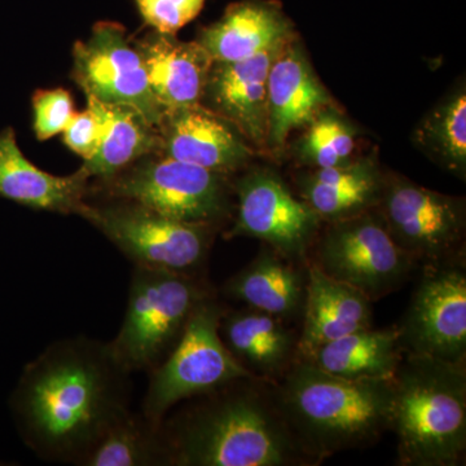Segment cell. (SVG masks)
<instances>
[{"mask_svg": "<svg viewBox=\"0 0 466 466\" xmlns=\"http://www.w3.org/2000/svg\"><path fill=\"white\" fill-rule=\"evenodd\" d=\"M309 254V263L372 302L400 289L417 266L391 238L381 214L370 210L330 222Z\"/></svg>", "mask_w": 466, "mask_h": 466, "instance_id": "cell-7", "label": "cell"}, {"mask_svg": "<svg viewBox=\"0 0 466 466\" xmlns=\"http://www.w3.org/2000/svg\"><path fill=\"white\" fill-rule=\"evenodd\" d=\"M84 466L170 465L161 428L150 424L143 415L126 413L96 441Z\"/></svg>", "mask_w": 466, "mask_h": 466, "instance_id": "cell-26", "label": "cell"}, {"mask_svg": "<svg viewBox=\"0 0 466 466\" xmlns=\"http://www.w3.org/2000/svg\"><path fill=\"white\" fill-rule=\"evenodd\" d=\"M236 193L238 216L227 238H258L290 262L306 259L323 220L278 175L251 171L238 180Z\"/></svg>", "mask_w": 466, "mask_h": 466, "instance_id": "cell-12", "label": "cell"}, {"mask_svg": "<svg viewBox=\"0 0 466 466\" xmlns=\"http://www.w3.org/2000/svg\"><path fill=\"white\" fill-rule=\"evenodd\" d=\"M208 296L207 288L193 275L135 266L124 323L108 342L113 357L128 373L155 370Z\"/></svg>", "mask_w": 466, "mask_h": 466, "instance_id": "cell-5", "label": "cell"}, {"mask_svg": "<svg viewBox=\"0 0 466 466\" xmlns=\"http://www.w3.org/2000/svg\"><path fill=\"white\" fill-rule=\"evenodd\" d=\"M150 88L165 113L201 104L214 61L198 42L153 32L135 43Z\"/></svg>", "mask_w": 466, "mask_h": 466, "instance_id": "cell-16", "label": "cell"}, {"mask_svg": "<svg viewBox=\"0 0 466 466\" xmlns=\"http://www.w3.org/2000/svg\"><path fill=\"white\" fill-rule=\"evenodd\" d=\"M64 133V143L84 161L96 152L100 137V124L94 110L87 106L85 112L75 113Z\"/></svg>", "mask_w": 466, "mask_h": 466, "instance_id": "cell-31", "label": "cell"}, {"mask_svg": "<svg viewBox=\"0 0 466 466\" xmlns=\"http://www.w3.org/2000/svg\"><path fill=\"white\" fill-rule=\"evenodd\" d=\"M143 20L162 34H173L200 15L205 0H137Z\"/></svg>", "mask_w": 466, "mask_h": 466, "instance_id": "cell-30", "label": "cell"}, {"mask_svg": "<svg viewBox=\"0 0 466 466\" xmlns=\"http://www.w3.org/2000/svg\"><path fill=\"white\" fill-rule=\"evenodd\" d=\"M276 381V406L311 461L366 449L390 431L392 379H348L297 357Z\"/></svg>", "mask_w": 466, "mask_h": 466, "instance_id": "cell-3", "label": "cell"}, {"mask_svg": "<svg viewBox=\"0 0 466 466\" xmlns=\"http://www.w3.org/2000/svg\"><path fill=\"white\" fill-rule=\"evenodd\" d=\"M416 140L429 155L453 171L465 177L466 171V95L459 88L435 106L422 119Z\"/></svg>", "mask_w": 466, "mask_h": 466, "instance_id": "cell-27", "label": "cell"}, {"mask_svg": "<svg viewBox=\"0 0 466 466\" xmlns=\"http://www.w3.org/2000/svg\"><path fill=\"white\" fill-rule=\"evenodd\" d=\"M73 78L86 96L104 104L128 106L159 127L164 110L158 106L142 57L128 42L125 27L104 21L92 29L90 38L76 42Z\"/></svg>", "mask_w": 466, "mask_h": 466, "instance_id": "cell-13", "label": "cell"}, {"mask_svg": "<svg viewBox=\"0 0 466 466\" xmlns=\"http://www.w3.org/2000/svg\"><path fill=\"white\" fill-rule=\"evenodd\" d=\"M139 161L106 179L113 198L193 225L213 227L226 216L223 174L162 155Z\"/></svg>", "mask_w": 466, "mask_h": 466, "instance_id": "cell-9", "label": "cell"}, {"mask_svg": "<svg viewBox=\"0 0 466 466\" xmlns=\"http://www.w3.org/2000/svg\"><path fill=\"white\" fill-rule=\"evenodd\" d=\"M82 218L118 248L135 266L193 275L207 258L213 227L193 225L124 201L87 205Z\"/></svg>", "mask_w": 466, "mask_h": 466, "instance_id": "cell-8", "label": "cell"}, {"mask_svg": "<svg viewBox=\"0 0 466 466\" xmlns=\"http://www.w3.org/2000/svg\"><path fill=\"white\" fill-rule=\"evenodd\" d=\"M299 146V156L314 168L346 167L354 152V131L341 116L323 110L309 125Z\"/></svg>", "mask_w": 466, "mask_h": 466, "instance_id": "cell-28", "label": "cell"}, {"mask_svg": "<svg viewBox=\"0 0 466 466\" xmlns=\"http://www.w3.org/2000/svg\"><path fill=\"white\" fill-rule=\"evenodd\" d=\"M383 180L370 161L317 168L300 179V195L321 220L336 222L372 210L381 198Z\"/></svg>", "mask_w": 466, "mask_h": 466, "instance_id": "cell-24", "label": "cell"}, {"mask_svg": "<svg viewBox=\"0 0 466 466\" xmlns=\"http://www.w3.org/2000/svg\"><path fill=\"white\" fill-rule=\"evenodd\" d=\"M380 211L401 250L425 267L451 263L465 235L464 200L410 180L383 182Z\"/></svg>", "mask_w": 466, "mask_h": 466, "instance_id": "cell-10", "label": "cell"}, {"mask_svg": "<svg viewBox=\"0 0 466 466\" xmlns=\"http://www.w3.org/2000/svg\"><path fill=\"white\" fill-rule=\"evenodd\" d=\"M397 328L404 355L465 363L464 267L455 262L425 267L424 276Z\"/></svg>", "mask_w": 466, "mask_h": 466, "instance_id": "cell-11", "label": "cell"}, {"mask_svg": "<svg viewBox=\"0 0 466 466\" xmlns=\"http://www.w3.org/2000/svg\"><path fill=\"white\" fill-rule=\"evenodd\" d=\"M220 336L233 357L258 380L275 381L297 358V341L284 320L258 309L225 311Z\"/></svg>", "mask_w": 466, "mask_h": 466, "instance_id": "cell-21", "label": "cell"}, {"mask_svg": "<svg viewBox=\"0 0 466 466\" xmlns=\"http://www.w3.org/2000/svg\"><path fill=\"white\" fill-rule=\"evenodd\" d=\"M294 265L296 263L267 248L227 281L226 294L249 309L274 315L284 321L297 317L305 303L306 278Z\"/></svg>", "mask_w": 466, "mask_h": 466, "instance_id": "cell-22", "label": "cell"}, {"mask_svg": "<svg viewBox=\"0 0 466 466\" xmlns=\"http://www.w3.org/2000/svg\"><path fill=\"white\" fill-rule=\"evenodd\" d=\"M302 332L297 357L357 330L372 327V300L355 288L334 280L317 266L308 265Z\"/></svg>", "mask_w": 466, "mask_h": 466, "instance_id": "cell-19", "label": "cell"}, {"mask_svg": "<svg viewBox=\"0 0 466 466\" xmlns=\"http://www.w3.org/2000/svg\"><path fill=\"white\" fill-rule=\"evenodd\" d=\"M329 104V94L302 51L288 42L272 63L267 81V143L272 148L283 146L294 130L311 124Z\"/></svg>", "mask_w": 466, "mask_h": 466, "instance_id": "cell-18", "label": "cell"}, {"mask_svg": "<svg viewBox=\"0 0 466 466\" xmlns=\"http://www.w3.org/2000/svg\"><path fill=\"white\" fill-rule=\"evenodd\" d=\"M397 327L357 330L320 346L306 360L333 375L360 380H391L403 360Z\"/></svg>", "mask_w": 466, "mask_h": 466, "instance_id": "cell-25", "label": "cell"}, {"mask_svg": "<svg viewBox=\"0 0 466 466\" xmlns=\"http://www.w3.org/2000/svg\"><path fill=\"white\" fill-rule=\"evenodd\" d=\"M398 464L456 466L466 451L465 363L404 355L392 377Z\"/></svg>", "mask_w": 466, "mask_h": 466, "instance_id": "cell-4", "label": "cell"}, {"mask_svg": "<svg viewBox=\"0 0 466 466\" xmlns=\"http://www.w3.org/2000/svg\"><path fill=\"white\" fill-rule=\"evenodd\" d=\"M225 311L214 297L202 299L170 354L150 370L142 415L156 428H161L168 410L180 401L238 380L257 379L223 342L219 325Z\"/></svg>", "mask_w": 466, "mask_h": 466, "instance_id": "cell-6", "label": "cell"}, {"mask_svg": "<svg viewBox=\"0 0 466 466\" xmlns=\"http://www.w3.org/2000/svg\"><path fill=\"white\" fill-rule=\"evenodd\" d=\"M158 135L165 157L220 174L236 170L251 157L242 135L202 104L165 113Z\"/></svg>", "mask_w": 466, "mask_h": 466, "instance_id": "cell-15", "label": "cell"}, {"mask_svg": "<svg viewBox=\"0 0 466 466\" xmlns=\"http://www.w3.org/2000/svg\"><path fill=\"white\" fill-rule=\"evenodd\" d=\"M130 375L108 343L87 337L52 343L27 364L12 395L24 441L46 461L81 465L130 412Z\"/></svg>", "mask_w": 466, "mask_h": 466, "instance_id": "cell-1", "label": "cell"}, {"mask_svg": "<svg viewBox=\"0 0 466 466\" xmlns=\"http://www.w3.org/2000/svg\"><path fill=\"white\" fill-rule=\"evenodd\" d=\"M258 379L238 380L202 395L189 410L162 422L177 466H289L311 461Z\"/></svg>", "mask_w": 466, "mask_h": 466, "instance_id": "cell-2", "label": "cell"}, {"mask_svg": "<svg viewBox=\"0 0 466 466\" xmlns=\"http://www.w3.org/2000/svg\"><path fill=\"white\" fill-rule=\"evenodd\" d=\"M90 177L84 167L67 177L46 173L21 152L14 128L0 131V198L34 210L82 217Z\"/></svg>", "mask_w": 466, "mask_h": 466, "instance_id": "cell-17", "label": "cell"}, {"mask_svg": "<svg viewBox=\"0 0 466 466\" xmlns=\"http://www.w3.org/2000/svg\"><path fill=\"white\" fill-rule=\"evenodd\" d=\"M34 131L39 140L63 133L75 116L72 95L64 88L39 90L33 95Z\"/></svg>", "mask_w": 466, "mask_h": 466, "instance_id": "cell-29", "label": "cell"}, {"mask_svg": "<svg viewBox=\"0 0 466 466\" xmlns=\"http://www.w3.org/2000/svg\"><path fill=\"white\" fill-rule=\"evenodd\" d=\"M285 45L247 60L214 63L208 73L202 106L257 146L267 143V81L272 63Z\"/></svg>", "mask_w": 466, "mask_h": 466, "instance_id": "cell-14", "label": "cell"}, {"mask_svg": "<svg viewBox=\"0 0 466 466\" xmlns=\"http://www.w3.org/2000/svg\"><path fill=\"white\" fill-rule=\"evenodd\" d=\"M293 26L274 2L245 0L202 30L198 43L214 63H235L290 42Z\"/></svg>", "mask_w": 466, "mask_h": 466, "instance_id": "cell-20", "label": "cell"}, {"mask_svg": "<svg viewBox=\"0 0 466 466\" xmlns=\"http://www.w3.org/2000/svg\"><path fill=\"white\" fill-rule=\"evenodd\" d=\"M100 124L96 152L84 167L90 177L106 180L140 158L159 150L158 128L128 106L104 104L87 97Z\"/></svg>", "mask_w": 466, "mask_h": 466, "instance_id": "cell-23", "label": "cell"}]
</instances>
